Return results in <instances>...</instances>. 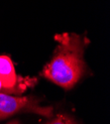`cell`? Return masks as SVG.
Here are the masks:
<instances>
[{
	"label": "cell",
	"mask_w": 110,
	"mask_h": 124,
	"mask_svg": "<svg viewBox=\"0 0 110 124\" xmlns=\"http://www.w3.org/2000/svg\"><path fill=\"white\" fill-rule=\"evenodd\" d=\"M58 42L55 55L44 68L42 76L65 89L73 88L85 71L83 53L86 42L83 37L73 33L55 36Z\"/></svg>",
	"instance_id": "6da1fadb"
},
{
	"label": "cell",
	"mask_w": 110,
	"mask_h": 124,
	"mask_svg": "<svg viewBox=\"0 0 110 124\" xmlns=\"http://www.w3.org/2000/svg\"><path fill=\"white\" fill-rule=\"evenodd\" d=\"M19 112H32L46 117H52L53 108L41 106L40 100L34 96L17 97L0 92V120Z\"/></svg>",
	"instance_id": "7a4b0ae2"
},
{
	"label": "cell",
	"mask_w": 110,
	"mask_h": 124,
	"mask_svg": "<svg viewBox=\"0 0 110 124\" xmlns=\"http://www.w3.org/2000/svg\"><path fill=\"white\" fill-rule=\"evenodd\" d=\"M0 79L4 85L3 93H21L26 89L27 85L20 81L13 62L8 56H0Z\"/></svg>",
	"instance_id": "3957f363"
},
{
	"label": "cell",
	"mask_w": 110,
	"mask_h": 124,
	"mask_svg": "<svg viewBox=\"0 0 110 124\" xmlns=\"http://www.w3.org/2000/svg\"><path fill=\"white\" fill-rule=\"evenodd\" d=\"M47 124H76L73 118L69 117L66 114H58L53 120L48 122Z\"/></svg>",
	"instance_id": "277c9868"
},
{
	"label": "cell",
	"mask_w": 110,
	"mask_h": 124,
	"mask_svg": "<svg viewBox=\"0 0 110 124\" xmlns=\"http://www.w3.org/2000/svg\"><path fill=\"white\" fill-rule=\"evenodd\" d=\"M3 89H4L3 82H2V80H1V79H0V92H2V93H3Z\"/></svg>",
	"instance_id": "5b68a950"
},
{
	"label": "cell",
	"mask_w": 110,
	"mask_h": 124,
	"mask_svg": "<svg viewBox=\"0 0 110 124\" xmlns=\"http://www.w3.org/2000/svg\"><path fill=\"white\" fill-rule=\"evenodd\" d=\"M7 124H20V123H19V121H17V120H13V121L9 122V123H7Z\"/></svg>",
	"instance_id": "8992f818"
}]
</instances>
